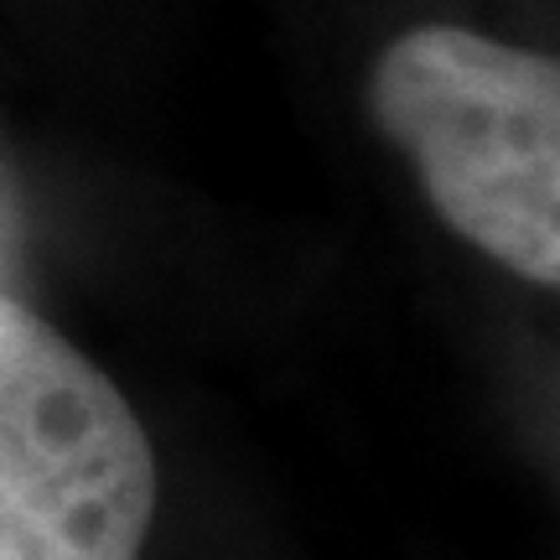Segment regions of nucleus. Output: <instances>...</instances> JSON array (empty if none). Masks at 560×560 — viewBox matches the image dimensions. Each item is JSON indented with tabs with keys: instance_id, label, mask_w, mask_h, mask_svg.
<instances>
[{
	"instance_id": "obj_1",
	"label": "nucleus",
	"mask_w": 560,
	"mask_h": 560,
	"mask_svg": "<svg viewBox=\"0 0 560 560\" xmlns=\"http://www.w3.org/2000/svg\"><path fill=\"white\" fill-rule=\"evenodd\" d=\"M369 115L441 223L529 285H560V62L472 26H410L369 73Z\"/></svg>"
},
{
	"instance_id": "obj_2",
	"label": "nucleus",
	"mask_w": 560,
	"mask_h": 560,
	"mask_svg": "<svg viewBox=\"0 0 560 560\" xmlns=\"http://www.w3.org/2000/svg\"><path fill=\"white\" fill-rule=\"evenodd\" d=\"M156 446L115 380L0 296V560H140Z\"/></svg>"
}]
</instances>
